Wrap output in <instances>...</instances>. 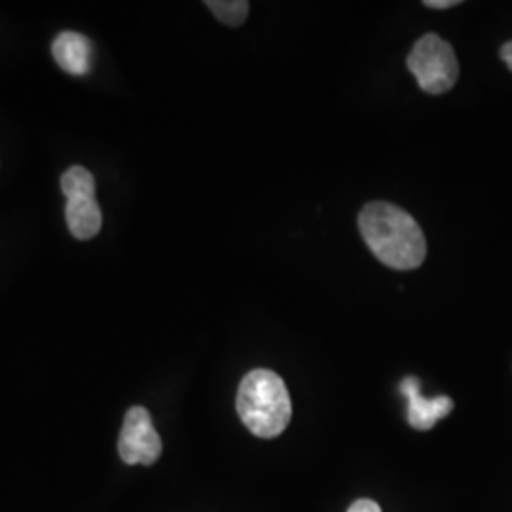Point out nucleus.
Returning <instances> with one entry per match:
<instances>
[{"label": "nucleus", "mask_w": 512, "mask_h": 512, "mask_svg": "<svg viewBox=\"0 0 512 512\" xmlns=\"http://www.w3.org/2000/svg\"><path fill=\"white\" fill-rule=\"evenodd\" d=\"M359 228L374 256L393 270H414L427 256L420 224L397 205L368 203L359 215Z\"/></svg>", "instance_id": "obj_1"}, {"label": "nucleus", "mask_w": 512, "mask_h": 512, "mask_svg": "<svg viewBox=\"0 0 512 512\" xmlns=\"http://www.w3.org/2000/svg\"><path fill=\"white\" fill-rule=\"evenodd\" d=\"M238 414L243 425L260 439L279 437L291 423L293 404L287 385L272 370H251L239 384Z\"/></svg>", "instance_id": "obj_2"}, {"label": "nucleus", "mask_w": 512, "mask_h": 512, "mask_svg": "<svg viewBox=\"0 0 512 512\" xmlns=\"http://www.w3.org/2000/svg\"><path fill=\"white\" fill-rule=\"evenodd\" d=\"M408 69L423 92L440 95L454 88L459 78L454 48L439 35L421 37L408 55Z\"/></svg>", "instance_id": "obj_3"}, {"label": "nucleus", "mask_w": 512, "mask_h": 512, "mask_svg": "<svg viewBox=\"0 0 512 512\" xmlns=\"http://www.w3.org/2000/svg\"><path fill=\"white\" fill-rule=\"evenodd\" d=\"M61 190L67 198L65 217L69 232L80 241L95 238L103 226V213L95 198L92 173L82 165L69 167L61 177Z\"/></svg>", "instance_id": "obj_4"}, {"label": "nucleus", "mask_w": 512, "mask_h": 512, "mask_svg": "<svg viewBox=\"0 0 512 512\" xmlns=\"http://www.w3.org/2000/svg\"><path fill=\"white\" fill-rule=\"evenodd\" d=\"M118 452L126 465H154L162 456V439L147 408H129L118 439Z\"/></svg>", "instance_id": "obj_5"}, {"label": "nucleus", "mask_w": 512, "mask_h": 512, "mask_svg": "<svg viewBox=\"0 0 512 512\" xmlns=\"http://www.w3.org/2000/svg\"><path fill=\"white\" fill-rule=\"evenodd\" d=\"M401 393L408 399V423L418 431H429L437 421L446 418L454 410L450 397H421L420 380L408 376L401 382Z\"/></svg>", "instance_id": "obj_6"}, {"label": "nucleus", "mask_w": 512, "mask_h": 512, "mask_svg": "<svg viewBox=\"0 0 512 512\" xmlns=\"http://www.w3.org/2000/svg\"><path fill=\"white\" fill-rule=\"evenodd\" d=\"M55 63L73 76H84L92 67V42L80 33L63 31L52 44Z\"/></svg>", "instance_id": "obj_7"}, {"label": "nucleus", "mask_w": 512, "mask_h": 512, "mask_svg": "<svg viewBox=\"0 0 512 512\" xmlns=\"http://www.w3.org/2000/svg\"><path fill=\"white\" fill-rule=\"evenodd\" d=\"M205 6L217 18L230 27H239L249 16V2L247 0H209Z\"/></svg>", "instance_id": "obj_8"}, {"label": "nucleus", "mask_w": 512, "mask_h": 512, "mask_svg": "<svg viewBox=\"0 0 512 512\" xmlns=\"http://www.w3.org/2000/svg\"><path fill=\"white\" fill-rule=\"evenodd\" d=\"M348 512H382V509H380V505H378L376 501H372V499H357V501L349 507Z\"/></svg>", "instance_id": "obj_9"}, {"label": "nucleus", "mask_w": 512, "mask_h": 512, "mask_svg": "<svg viewBox=\"0 0 512 512\" xmlns=\"http://www.w3.org/2000/svg\"><path fill=\"white\" fill-rule=\"evenodd\" d=\"M458 4V0H427V2H425L427 8H437V10L452 8V6H458Z\"/></svg>", "instance_id": "obj_10"}, {"label": "nucleus", "mask_w": 512, "mask_h": 512, "mask_svg": "<svg viewBox=\"0 0 512 512\" xmlns=\"http://www.w3.org/2000/svg\"><path fill=\"white\" fill-rule=\"evenodd\" d=\"M501 59L507 63V67L512 71V40L501 48Z\"/></svg>", "instance_id": "obj_11"}]
</instances>
